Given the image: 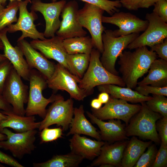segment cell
<instances>
[{"mask_svg":"<svg viewBox=\"0 0 167 167\" xmlns=\"http://www.w3.org/2000/svg\"><path fill=\"white\" fill-rule=\"evenodd\" d=\"M99 167H114L115 166L109 164H104L101 165Z\"/></svg>","mask_w":167,"mask_h":167,"instance_id":"obj_50","label":"cell"},{"mask_svg":"<svg viewBox=\"0 0 167 167\" xmlns=\"http://www.w3.org/2000/svg\"><path fill=\"white\" fill-rule=\"evenodd\" d=\"M96 6L106 11L112 15L116 12L119 11L118 8L121 7L122 4L120 1L109 0H80Z\"/></svg>","mask_w":167,"mask_h":167,"instance_id":"obj_33","label":"cell"},{"mask_svg":"<svg viewBox=\"0 0 167 167\" xmlns=\"http://www.w3.org/2000/svg\"><path fill=\"white\" fill-rule=\"evenodd\" d=\"M6 115V118L0 123V132L5 128L13 129L15 133H22L29 130L39 129L40 122H36L34 116H24L19 115L13 111H2Z\"/></svg>","mask_w":167,"mask_h":167,"instance_id":"obj_23","label":"cell"},{"mask_svg":"<svg viewBox=\"0 0 167 167\" xmlns=\"http://www.w3.org/2000/svg\"><path fill=\"white\" fill-rule=\"evenodd\" d=\"M71 152L84 159L93 160L100 154L101 147L105 142L92 140L79 135H73L69 140Z\"/></svg>","mask_w":167,"mask_h":167,"instance_id":"obj_21","label":"cell"},{"mask_svg":"<svg viewBox=\"0 0 167 167\" xmlns=\"http://www.w3.org/2000/svg\"><path fill=\"white\" fill-rule=\"evenodd\" d=\"M4 7L3 5L0 3V12L4 8Z\"/></svg>","mask_w":167,"mask_h":167,"instance_id":"obj_54","label":"cell"},{"mask_svg":"<svg viewBox=\"0 0 167 167\" xmlns=\"http://www.w3.org/2000/svg\"><path fill=\"white\" fill-rule=\"evenodd\" d=\"M110 97L109 94L105 92H101L98 95V99L102 104H106L109 101Z\"/></svg>","mask_w":167,"mask_h":167,"instance_id":"obj_46","label":"cell"},{"mask_svg":"<svg viewBox=\"0 0 167 167\" xmlns=\"http://www.w3.org/2000/svg\"><path fill=\"white\" fill-rule=\"evenodd\" d=\"M7 27L0 31V39L4 47V55L21 77L28 81L31 69L20 48L17 45L13 46L10 43L7 36Z\"/></svg>","mask_w":167,"mask_h":167,"instance_id":"obj_20","label":"cell"},{"mask_svg":"<svg viewBox=\"0 0 167 167\" xmlns=\"http://www.w3.org/2000/svg\"><path fill=\"white\" fill-rule=\"evenodd\" d=\"M102 104L98 98H95L91 101L90 105L92 108L98 109L101 107Z\"/></svg>","mask_w":167,"mask_h":167,"instance_id":"obj_47","label":"cell"},{"mask_svg":"<svg viewBox=\"0 0 167 167\" xmlns=\"http://www.w3.org/2000/svg\"><path fill=\"white\" fill-rule=\"evenodd\" d=\"M82 157L71 152L65 155H56L41 163H33L34 167H77L81 163Z\"/></svg>","mask_w":167,"mask_h":167,"instance_id":"obj_28","label":"cell"},{"mask_svg":"<svg viewBox=\"0 0 167 167\" xmlns=\"http://www.w3.org/2000/svg\"><path fill=\"white\" fill-rule=\"evenodd\" d=\"M101 54L97 49L93 48L88 68L78 83L79 87L88 96L93 93L94 87L99 85L113 84L126 86L121 77L112 74L104 67L100 60Z\"/></svg>","mask_w":167,"mask_h":167,"instance_id":"obj_2","label":"cell"},{"mask_svg":"<svg viewBox=\"0 0 167 167\" xmlns=\"http://www.w3.org/2000/svg\"><path fill=\"white\" fill-rule=\"evenodd\" d=\"M153 12L163 21L167 22V0H159L154 5Z\"/></svg>","mask_w":167,"mask_h":167,"instance_id":"obj_40","label":"cell"},{"mask_svg":"<svg viewBox=\"0 0 167 167\" xmlns=\"http://www.w3.org/2000/svg\"><path fill=\"white\" fill-rule=\"evenodd\" d=\"M0 133L7 137L6 140L0 141V148L9 150L18 159H21L25 155L31 154L36 148L34 143L37 133L36 129L22 133H14L5 128Z\"/></svg>","mask_w":167,"mask_h":167,"instance_id":"obj_8","label":"cell"},{"mask_svg":"<svg viewBox=\"0 0 167 167\" xmlns=\"http://www.w3.org/2000/svg\"><path fill=\"white\" fill-rule=\"evenodd\" d=\"M133 51H124L119 56L118 64L121 78L126 87L131 89L137 85L138 80L146 73L157 56L147 46L135 49Z\"/></svg>","mask_w":167,"mask_h":167,"instance_id":"obj_1","label":"cell"},{"mask_svg":"<svg viewBox=\"0 0 167 167\" xmlns=\"http://www.w3.org/2000/svg\"><path fill=\"white\" fill-rule=\"evenodd\" d=\"M102 20V23L118 27V29L112 32L113 35L116 37L144 32L148 24L147 20H143L130 13L119 11L111 16L103 15Z\"/></svg>","mask_w":167,"mask_h":167,"instance_id":"obj_13","label":"cell"},{"mask_svg":"<svg viewBox=\"0 0 167 167\" xmlns=\"http://www.w3.org/2000/svg\"><path fill=\"white\" fill-rule=\"evenodd\" d=\"M40 134L41 143L50 142L62 137L63 131L62 128H54L46 127L41 130Z\"/></svg>","mask_w":167,"mask_h":167,"instance_id":"obj_35","label":"cell"},{"mask_svg":"<svg viewBox=\"0 0 167 167\" xmlns=\"http://www.w3.org/2000/svg\"><path fill=\"white\" fill-rule=\"evenodd\" d=\"M63 44L68 54H90L94 45L89 36H77L63 39Z\"/></svg>","mask_w":167,"mask_h":167,"instance_id":"obj_29","label":"cell"},{"mask_svg":"<svg viewBox=\"0 0 167 167\" xmlns=\"http://www.w3.org/2000/svg\"><path fill=\"white\" fill-rule=\"evenodd\" d=\"M128 141L126 140L112 143L105 142L99 156L88 167L100 166L104 164L120 167L123 151Z\"/></svg>","mask_w":167,"mask_h":167,"instance_id":"obj_22","label":"cell"},{"mask_svg":"<svg viewBox=\"0 0 167 167\" xmlns=\"http://www.w3.org/2000/svg\"><path fill=\"white\" fill-rule=\"evenodd\" d=\"M141 104L140 109L131 118L125 127L126 135L128 137L137 136L156 143H160L156 125L157 121L163 117L151 110L145 102Z\"/></svg>","mask_w":167,"mask_h":167,"instance_id":"obj_3","label":"cell"},{"mask_svg":"<svg viewBox=\"0 0 167 167\" xmlns=\"http://www.w3.org/2000/svg\"><path fill=\"white\" fill-rule=\"evenodd\" d=\"M147 106L152 111L167 117V98L163 95L152 94L151 98L145 102Z\"/></svg>","mask_w":167,"mask_h":167,"instance_id":"obj_32","label":"cell"},{"mask_svg":"<svg viewBox=\"0 0 167 167\" xmlns=\"http://www.w3.org/2000/svg\"><path fill=\"white\" fill-rule=\"evenodd\" d=\"M144 152L134 166V167H152L155 160L157 149L155 144H151Z\"/></svg>","mask_w":167,"mask_h":167,"instance_id":"obj_34","label":"cell"},{"mask_svg":"<svg viewBox=\"0 0 167 167\" xmlns=\"http://www.w3.org/2000/svg\"><path fill=\"white\" fill-rule=\"evenodd\" d=\"M6 118V115L3 113L1 112H0V123L3 120Z\"/></svg>","mask_w":167,"mask_h":167,"instance_id":"obj_48","label":"cell"},{"mask_svg":"<svg viewBox=\"0 0 167 167\" xmlns=\"http://www.w3.org/2000/svg\"><path fill=\"white\" fill-rule=\"evenodd\" d=\"M161 145L157 151L154 161L152 167H166L167 166V147Z\"/></svg>","mask_w":167,"mask_h":167,"instance_id":"obj_39","label":"cell"},{"mask_svg":"<svg viewBox=\"0 0 167 167\" xmlns=\"http://www.w3.org/2000/svg\"><path fill=\"white\" fill-rule=\"evenodd\" d=\"M152 142L151 141H143L136 136H132L125 148L120 167H134L140 156Z\"/></svg>","mask_w":167,"mask_h":167,"instance_id":"obj_27","label":"cell"},{"mask_svg":"<svg viewBox=\"0 0 167 167\" xmlns=\"http://www.w3.org/2000/svg\"><path fill=\"white\" fill-rule=\"evenodd\" d=\"M13 68L12 64L7 59L0 62V93L1 94L6 81Z\"/></svg>","mask_w":167,"mask_h":167,"instance_id":"obj_37","label":"cell"},{"mask_svg":"<svg viewBox=\"0 0 167 167\" xmlns=\"http://www.w3.org/2000/svg\"><path fill=\"white\" fill-rule=\"evenodd\" d=\"M74 117L70 125V130L66 136L71 135L83 134L91 136L98 140H101L100 134L96 128L86 118L83 105L74 108Z\"/></svg>","mask_w":167,"mask_h":167,"instance_id":"obj_24","label":"cell"},{"mask_svg":"<svg viewBox=\"0 0 167 167\" xmlns=\"http://www.w3.org/2000/svg\"><path fill=\"white\" fill-rule=\"evenodd\" d=\"M156 125L161 143L167 147V117H163L157 120Z\"/></svg>","mask_w":167,"mask_h":167,"instance_id":"obj_38","label":"cell"},{"mask_svg":"<svg viewBox=\"0 0 167 167\" xmlns=\"http://www.w3.org/2000/svg\"><path fill=\"white\" fill-rule=\"evenodd\" d=\"M6 139L7 137L5 135L0 133V141L6 140Z\"/></svg>","mask_w":167,"mask_h":167,"instance_id":"obj_49","label":"cell"},{"mask_svg":"<svg viewBox=\"0 0 167 167\" xmlns=\"http://www.w3.org/2000/svg\"><path fill=\"white\" fill-rule=\"evenodd\" d=\"M29 2H31V0L19 1V15L18 20L16 24H12L7 27V32L10 33L18 31L22 32V35L17 41L27 37L33 40H44L46 39L43 33L39 32L34 24V21L37 18L35 12L32 11L29 12L28 10L27 6Z\"/></svg>","mask_w":167,"mask_h":167,"instance_id":"obj_14","label":"cell"},{"mask_svg":"<svg viewBox=\"0 0 167 167\" xmlns=\"http://www.w3.org/2000/svg\"><path fill=\"white\" fill-rule=\"evenodd\" d=\"M52 2H54L57 1V0H52Z\"/></svg>","mask_w":167,"mask_h":167,"instance_id":"obj_55","label":"cell"},{"mask_svg":"<svg viewBox=\"0 0 167 167\" xmlns=\"http://www.w3.org/2000/svg\"><path fill=\"white\" fill-rule=\"evenodd\" d=\"M0 41H1V40H0Z\"/></svg>","mask_w":167,"mask_h":167,"instance_id":"obj_56","label":"cell"},{"mask_svg":"<svg viewBox=\"0 0 167 167\" xmlns=\"http://www.w3.org/2000/svg\"><path fill=\"white\" fill-rule=\"evenodd\" d=\"M78 3L75 1L66 3L62 11V20L56 32L63 39L86 36L87 32L79 23L78 18Z\"/></svg>","mask_w":167,"mask_h":167,"instance_id":"obj_16","label":"cell"},{"mask_svg":"<svg viewBox=\"0 0 167 167\" xmlns=\"http://www.w3.org/2000/svg\"><path fill=\"white\" fill-rule=\"evenodd\" d=\"M5 111H13L12 106L5 100L0 93V110Z\"/></svg>","mask_w":167,"mask_h":167,"instance_id":"obj_44","label":"cell"},{"mask_svg":"<svg viewBox=\"0 0 167 167\" xmlns=\"http://www.w3.org/2000/svg\"><path fill=\"white\" fill-rule=\"evenodd\" d=\"M146 19L148 22L147 28L130 43L127 48L130 50L149 46L161 43L167 38V24L153 12L147 13Z\"/></svg>","mask_w":167,"mask_h":167,"instance_id":"obj_12","label":"cell"},{"mask_svg":"<svg viewBox=\"0 0 167 167\" xmlns=\"http://www.w3.org/2000/svg\"><path fill=\"white\" fill-rule=\"evenodd\" d=\"M97 88L99 92H107L111 97L122 99L133 104L141 103L152 97L149 96L143 95L130 88L114 84L102 85L97 86Z\"/></svg>","mask_w":167,"mask_h":167,"instance_id":"obj_25","label":"cell"},{"mask_svg":"<svg viewBox=\"0 0 167 167\" xmlns=\"http://www.w3.org/2000/svg\"><path fill=\"white\" fill-rule=\"evenodd\" d=\"M28 81L29 88L25 115H37L43 119L46 113L47 105L54 102L60 95L53 94L48 98L43 96L42 91L47 86L46 79L36 69H31Z\"/></svg>","mask_w":167,"mask_h":167,"instance_id":"obj_4","label":"cell"},{"mask_svg":"<svg viewBox=\"0 0 167 167\" xmlns=\"http://www.w3.org/2000/svg\"><path fill=\"white\" fill-rule=\"evenodd\" d=\"M141 105L131 104L122 99L110 96L108 102L98 109L92 108V114L102 120H122L127 125L131 118L140 109Z\"/></svg>","mask_w":167,"mask_h":167,"instance_id":"obj_10","label":"cell"},{"mask_svg":"<svg viewBox=\"0 0 167 167\" xmlns=\"http://www.w3.org/2000/svg\"><path fill=\"white\" fill-rule=\"evenodd\" d=\"M90 54H67L66 57L69 71L80 79L83 77L89 63Z\"/></svg>","mask_w":167,"mask_h":167,"instance_id":"obj_30","label":"cell"},{"mask_svg":"<svg viewBox=\"0 0 167 167\" xmlns=\"http://www.w3.org/2000/svg\"><path fill=\"white\" fill-rule=\"evenodd\" d=\"M7 0H9L10 2L13 1H21L22 0H0V3L2 5H3V4H4L6 2Z\"/></svg>","mask_w":167,"mask_h":167,"instance_id":"obj_52","label":"cell"},{"mask_svg":"<svg viewBox=\"0 0 167 167\" xmlns=\"http://www.w3.org/2000/svg\"><path fill=\"white\" fill-rule=\"evenodd\" d=\"M30 9L39 12L43 16L45 27L43 32L45 37H53L59 29L61 22L59 16L66 2L62 0L51 3H44L41 0H32Z\"/></svg>","mask_w":167,"mask_h":167,"instance_id":"obj_15","label":"cell"},{"mask_svg":"<svg viewBox=\"0 0 167 167\" xmlns=\"http://www.w3.org/2000/svg\"><path fill=\"white\" fill-rule=\"evenodd\" d=\"M17 42V45L23 53L30 69L37 70L46 80L50 79L55 71L54 63L48 60L26 40L24 39Z\"/></svg>","mask_w":167,"mask_h":167,"instance_id":"obj_17","label":"cell"},{"mask_svg":"<svg viewBox=\"0 0 167 167\" xmlns=\"http://www.w3.org/2000/svg\"><path fill=\"white\" fill-rule=\"evenodd\" d=\"M74 109L72 99L65 100L60 95L47 109L45 118L40 122L39 130L54 124L61 126L64 131L67 130L73 118Z\"/></svg>","mask_w":167,"mask_h":167,"instance_id":"obj_9","label":"cell"},{"mask_svg":"<svg viewBox=\"0 0 167 167\" xmlns=\"http://www.w3.org/2000/svg\"><path fill=\"white\" fill-rule=\"evenodd\" d=\"M112 32L111 30H105L102 34L103 51L100 59L102 65L107 71L118 75L115 67L116 61L124 50L139 35V33H133L116 37L113 35Z\"/></svg>","mask_w":167,"mask_h":167,"instance_id":"obj_5","label":"cell"},{"mask_svg":"<svg viewBox=\"0 0 167 167\" xmlns=\"http://www.w3.org/2000/svg\"><path fill=\"white\" fill-rule=\"evenodd\" d=\"M0 163L13 167H24L15 159L0 150Z\"/></svg>","mask_w":167,"mask_h":167,"instance_id":"obj_42","label":"cell"},{"mask_svg":"<svg viewBox=\"0 0 167 167\" xmlns=\"http://www.w3.org/2000/svg\"><path fill=\"white\" fill-rule=\"evenodd\" d=\"M159 0H142L139 6V8H148L154 5Z\"/></svg>","mask_w":167,"mask_h":167,"instance_id":"obj_45","label":"cell"},{"mask_svg":"<svg viewBox=\"0 0 167 167\" xmlns=\"http://www.w3.org/2000/svg\"><path fill=\"white\" fill-rule=\"evenodd\" d=\"M150 47V50L155 52L159 58L167 61V38L162 42Z\"/></svg>","mask_w":167,"mask_h":167,"instance_id":"obj_41","label":"cell"},{"mask_svg":"<svg viewBox=\"0 0 167 167\" xmlns=\"http://www.w3.org/2000/svg\"><path fill=\"white\" fill-rule=\"evenodd\" d=\"M2 94L6 101L12 106L14 113L24 116V105L28 100V87L23 83L21 77L14 68L6 81Z\"/></svg>","mask_w":167,"mask_h":167,"instance_id":"obj_7","label":"cell"},{"mask_svg":"<svg viewBox=\"0 0 167 167\" xmlns=\"http://www.w3.org/2000/svg\"><path fill=\"white\" fill-rule=\"evenodd\" d=\"M3 44L2 42L0 41V50H3Z\"/></svg>","mask_w":167,"mask_h":167,"instance_id":"obj_53","label":"cell"},{"mask_svg":"<svg viewBox=\"0 0 167 167\" xmlns=\"http://www.w3.org/2000/svg\"><path fill=\"white\" fill-rule=\"evenodd\" d=\"M20 1L10 2L6 8L0 12V31L18 20L17 12Z\"/></svg>","mask_w":167,"mask_h":167,"instance_id":"obj_31","label":"cell"},{"mask_svg":"<svg viewBox=\"0 0 167 167\" xmlns=\"http://www.w3.org/2000/svg\"><path fill=\"white\" fill-rule=\"evenodd\" d=\"M104 11L97 6L86 2L83 8L79 10L78 13L79 23L89 32L94 48L101 54L103 51L102 35L105 30L102 20Z\"/></svg>","mask_w":167,"mask_h":167,"instance_id":"obj_6","label":"cell"},{"mask_svg":"<svg viewBox=\"0 0 167 167\" xmlns=\"http://www.w3.org/2000/svg\"><path fill=\"white\" fill-rule=\"evenodd\" d=\"M138 86L135 88V91L143 95L148 96L152 94L167 96V86L158 87L149 85Z\"/></svg>","mask_w":167,"mask_h":167,"instance_id":"obj_36","label":"cell"},{"mask_svg":"<svg viewBox=\"0 0 167 167\" xmlns=\"http://www.w3.org/2000/svg\"><path fill=\"white\" fill-rule=\"evenodd\" d=\"M63 40L57 35L44 40H33L30 43L47 58L56 60L69 71L66 60L67 54L63 44Z\"/></svg>","mask_w":167,"mask_h":167,"instance_id":"obj_18","label":"cell"},{"mask_svg":"<svg viewBox=\"0 0 167 167\" xmlns=\"http://www.w3.org/2000/svg\"><path fill=\"white\" fill-rule=\"evenodd\" d=\"M7 58L5 57L4 54H0V62L4 61Z\"/></svg>","mask_w":167,"mask_h":167,"instance_id":"obj_51","label":"cell"},{"mask_svg":"<svg viewBox=\"0 0 167 167\" xmlns=\"http://www.w3.org/2000/svg\"><path fill=\"white\" fill-rule=\"evenodd\" d=\"M80 79L58 63L55 64L52 76L46 82L48 87L54 90L65 91L69 93L71 98L83 101L88 95L79 87L78 84Z\"/></svg>","mask_w":167,"mask_h":167,"instance_id":"obj_11","label":"cell"},{"mask_svg":"<svg viewBox=\"0 0 167 167\" xmlns=\"http://www.w3.org/2000/svg\"><path fill=\"white\" fill-rule=\"evenodd\" d=\"M148 74L137 85H150L158 87L167 86V61L156 59L151 64Z\"/></svg>","mask_w":167,"mask_h":167,"instance_id":"obj_26","label":"cell"},{"mask_svg":"<svg viewBox=\"0 0 167 167\" xmlns=\"http://www.w3.org/2000/svg\"><path fill=\"white\" fill-rule=\"evenodd\" d=\"M142 0H120L122 6L130 10L136 11L139 8Z\"/></svg>","mask_w":167,"mask_h":167,"instance_id":"obj_43","label":"cell"},{"mask_svg":"<svg viewBox=\"0 0 167 167\" xmlns=\"http://www.w3.org/2000/svg\"><path fill=\"white\" fill-rule=\"evenodd\" d=\"M91 122L96 124L100 129L99 131L101 140L112 143L128 140L126 135L124 125L119 119H111L107 122L100 120L90 112H86Z\"/></svg>","mask_w":167,"mask_h":167,"instance_id":"obj_19","label":"cell"}]
</instances>
